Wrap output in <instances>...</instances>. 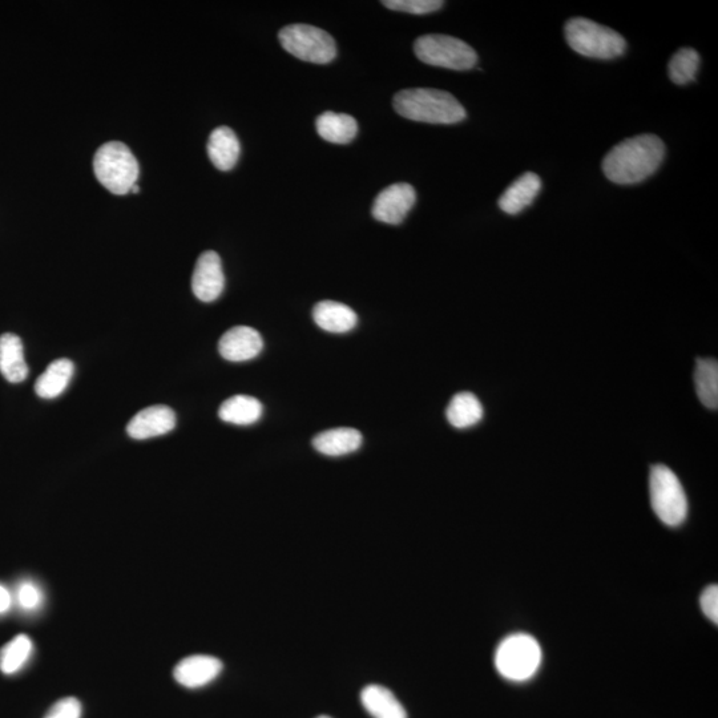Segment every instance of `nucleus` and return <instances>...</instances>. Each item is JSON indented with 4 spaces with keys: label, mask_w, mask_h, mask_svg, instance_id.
Instances as JSON below:
<instances>
[{
    "label": "nucleus",
    "mask_w": 718,
    "mask_h": 718,
    "mask_svg": "<svg viewBox=\"0 0 718 718\" xmlns=\"http://www.w3.org/2000/svg\"><path fill=\"white\" fill-rule=\"evenodd\" d=\"M225 277L219 254L208 250L196 262L192 277V290L203 302H213L224 292Z\"/></svg>",
    "instance_id": "nucleus-10"
},
{
    "label": "nucleus",
    "mask_w": 718,
    "mask_h": 718,
    "mask_svg": "<svg viewBox=\"0 0 718 718\" xmlns=\"http://www.w3.org/2000/svg\"><path fill=\"white\" fill-rule=\"evenodd\" d=\"M262 413H264V407L257 398L249 397V395H235L221 405L219 417L221 421L232 423V425L249 426L260 421Z\"/></svg>",
    "instance_id": "nucleus-21"
},
{
    "label": "nucleus",
    "mask_w": 718,
    "mask_h": 718,
    "mask_svg": "<svg viewBox=\"0 0 718 718\" xmlns=\"http://www.w3.org/2000/svg\"><path fill=\"white\" fill-rule=\"evenodd\" d=\"M543 653L535 637L515 633L499 644L495 653V667L504 679L522 683L539 671Z\"/></svg>",
    "instance_id": "nucleus-5"
},
{
    "label": "nucleus",
    "mask_w": 718,
    "mask_h": 718,
    "mask_svg": "<svg viewBox=\"0 0 718 718\" xmlns=\"http://www.w3.org/2000/svg\"><path fill=\"white\" fill-rule=\"evenodd\" d=\"M175 427V411L171 407L157 405L139 411L128 423L127 433L136 441H145L168 434Z\"/></svg>",
    "instance_id": "nucleus-11"
},
{
    "label": "nucleus",
    "mask_w": 718,
    "mask_h": 718,
    "mask_svg": "<svg viewBox=\"0 0 718 718\" xmlns=\"http://www.w3.org/2000/svg\"><path fill=\"white\" fill-rule=\"evenodd\" d=\"M44 718H82V704L75 697H66L52 705Z\"/></svg>",
    "instance_id": "nucleus-29"
},
{
    "label": "nucleus",
    "mask_w": 718,
    "mask_h": 718,
    "mask_svg": "<svg viewBox=\"0 0 718 718\" xmlns=\"http://www.w3.org/2000/svg\"><path fill=\"white\" fill-rule=\"evenodd\" d=\"M94 171L104 188L114 195L124 196L136 184L139 163L127 145L110 141L96 152Z\"/></svg>",
    "instance_id": "nucleus-4"
},
{
    "label": "nucleus",
    "mask_w": 718,
    "mask_h": 718,
    "mask_svg": "<svg viewBox=\"0 0 718 718\" xmlns=\"http://www.w3.org/2000/svg\"><path fill=\"white\" fill-rule=\"evenodd\" d=\"M701 609L712 623L718 624V587L709 586L707 590L701 594Z\"/></svg>",
    "instance_id": "nucleus-30"
},
{
    "label": "nucleus",
    "mask_w": 718,
    "mask_h": 718,
    "mask_svg": "<svg viewBox=\"0 0 718 718\" xmlns=\"http://www.w3.org/2000/svg\"><path fill=\"white\" fill-rule=\"evenodd\" d=\"M696 389L701 403L708 409L718 407V365L716 359H699L696 366Z\"/></svg>",
    "instance_id": "nucleus-24"
},
{
    "label": "nucleus",
    "mask_w": 718,
    "mask_h": 718,
    "mask_svg": "<svg viewBox=\"0 0 718 718\" xmlns=\"http://www.w3.org/2000/svg\"><path fill=\"white\" fill-rule=\"evenodd\" d=\"M224 665L217 657L195 655L185 657L176 665L173 676L181 687L199 689L213 683L223 672Z\"/></svg>",
    "instance_id": "nucleus-12"
},
{
    "label": "nucleus",
    "mask_w": 718,
    "mask_h": 718,
    "mask_svg": "<svg viewBox=\"0 0 718 718\" xmlns=\"http://www.w3.org/2000/svg\"><path fill=\"white\" fill-rule=\"evenodd\" d=\"M700 67V55L693 48H681L672 56L668 66L669 78L673 83L684 86L695 80Z\"/></svg>",
    "instance_id": "nucleus-26"
},
{
    "label": "nucleus",
    "mask_w": 718,
    "mask_h": 718,
    "mask_svg": "<svg viewBox=\"0 0 718 718\" xmlns=\"http://www.w3.org/2000/svg\"><path fill=\"white\" fill-rule=\"evenodd\" d=\"M417 193L410 184L399 183L383 189L373 204V216L377 221L399 225L414 207Z\"/></svg>",
    "instance_id": "nucleus-9"
},
{
    "label": "nucleus",
    "mask_w": 718,
    "mask_h": 718,
    "mask_svg": "<svg viewBox=\"0 0 718 718\" xmlns=\"http://www.w3.org/2000/svg\"><path fill=\"white\" fill-rule=\"evenodd\" d=\"M414 52L421 62L447 70H471L478 63V55L473 47L449 35L421 36L415 40Z\"/></svg>",
    "instance_id": "nucleus-7"
},
{
    "label": "nucleus",
    "mask_w": 718,
    "mask_h": 718,
    "mask_svg": "<svg viewBox=\"0 0 718 718\" xmlns=\"http://www.w3.org/2000/svg\"><path fill=\"white\" fill-rule=\"evenodd\" d=\"M649 491L653 511L669 527L684 523L688 515V499L679 478L667 466L657 465L651 471Z\"/></svg>",
    "instance_id": "nucleus-6"
},
{
    "label": "nucleus",
    "mask_w": 718,
    "mask_h": 718,
    "mask_svg": "<svg viewBox=\"0 0 718 718\" xmlns=\"http://www.w3.org/2000/svg\"><path fill=\"white\" fill-rule=\"evenodd\" d=\"M568 46L578 54L592 59H615L627 50V43L619 32L601 26L594 20L574 18L566 24Z\"/></svg>",
    "instance_id": "nucleus-3"
},
{
    "label": "nucleus",
    "mask_w": 718,
    "mask_h": 718,
    "mask_svg": "<svg viewBox=\"0 0 718 718\" xmlns=\"http://www.w3.org/2000/svg\"><path fill=\"white\" fill-rule=\"evenodd\" d=\"M264 349V341L256 329L249 326H235L221 337V357L231 362H245L256 358Z\"/></svg>",
    "instance_id": "nucleus-13"
},
{
    "label": "nucleus",
    "mask_w": 718,
    "mask_h": 718,
    "mask_svg": "<svg viewBox=\"0 0 718 718\" xmlns=\"http://www.w3.org/2000/svg\"><path fill=\"white\" fill-rule=\"evenodd\" d=\"M240 141L229 127L216 128L208 141V155L213 165L220 171H231L239 161Z\"/></svg>",
    "instance_id": "nucleus-16"
},
{
    "label": "nucleus",
    "mask_w": 718,
    "mask_h": 718,
    "mask_svg": "<svg viewBox=\"0 0 718 718\" xmlns=\"http://www.w3.org/2000/svg\"><path fill=\"white\" fill-rule=\"evenodd\" d=\"M362 434L356 429L350 427H338L328 431H322L313 439L314 449L318 453L328 455V457H342L356 453L362 446Z\"/></svg>",
    "instance_id": "nucleus-17"
},
{
    "label": "nucleus",
    "mask_w": 718,
    "mask_h": 718,
    "mask_svg": "<svg viewBox=\"0 0 718 718\" xmlns=\"http://www.w3.org/2000/svg\"><path fill=\"white\" fill-rule=\"evenodd\" d=\"M542 189V180L535 173L527 172L516 179L499 199V207L508 215H518L534 203Z\"/></svg>",
    "instance_id": "nucleus-15"
},
{
    "label": "nucleus",
    "mask_w": 718,
    "mask_h": 718,
    "mask_svg": "<svg viewBox=\"0 0 718 718\" xmlns=\"http://www.w3.org/2000/svg\"><path fill=\"white\" fill-rule=\"evenodd\" d=\"M12 607H14V600H12L10 588L0 584V616L6 615Z\"/></svg>",
    "instance_id": "nucleus-31"
},
{
    "label": "nucleus",
    "mask_w": 718,
    "mask_h": 718,
    "mask_svg": "<svg viewBox=\"0 0 718 718\" xmlns=\"http://www.w3.org/2000/svg\"><path fill=\"white\" fill-rule=\"evenodd\" d=\"M313 320L318 328L333 334L352 332L358 324L356 312L348 305L336 301L318 302L313 309Z\"/></svg>",
    "instance_id": "nucleus-14"
},
{
    "label": "nucleus",
    "mask_w": 718,
    "mask_h": 718,
    "mask_svg": "<svg viewBox=\"0 0 718 718\" xmlns=\"http://www.w3.org/2000/svg\"><path fill=\"white\" fill-rule=\"evenodd\" d=\"M0 373L11 383H20L27 378L23 344L15 334L7 333L0 337Z\"/></svg>",
    "instance_id": "nucleus-19"
},
{
    "label": "nucleus",
    "mask_w": 718,
    "mask_h": 718,
    "mask_svg": "<svg viewBox=\"0 0 718 718\" xmlns=\"http://www.w3.org/2000/svg\"><path fill=\"white\" fill-rule=\"evenodd\" d=\"M663 140L655 135H640L621 141L607 153L603 172L608 180L620 185L641 183L663 163Z\"/></svg>",
    "instance_id": "nucleus-1"
},
{
    "label": "nucleus",
    "mask_w": 718,
    "mask_h": 718,
    "mask_svg": "<svg viewBox=\"0 0 718 718\" xmlns=\"http://www.w3.org/2000/svg\"><path fill=\"white\" fill-rule=\"evenodd\" d=\"M11 592L15 607L23 613L38 612L46 601L43 588L31 579L20 580Z\"/></svg>",
    "instance_id": "nucleus-27"
},
{
    "label": "nucleus",
    "mask_w": 718,
    "mask_h": 718,
    "mask_svg": "<svg viewBox=\"0 0 718 718\" xmlns=\"http://www.w3.org/2000/svg\"><path fill=\"white\" fill-rule=\"evenodd\" d=\"M317 718H330V717H329V716H320V717H317Z\"/></svg>",
    "instance_id": "nucleus-33"
},
{
    "label": "nucleus",
    "mask_w": 718,
    "mask_h": 718,
    "mask_svg": "<svg viewBox=\"0 0 718 718\" xmlns=\"http://www.w3.org/2000/svg\"><path fill=\"white\" fill-rule=\"evenodd\" d=\"M75 366L70 359L62 358L50 363L35 383L36 394L43 399L59 397L70 385Z\"/></svg>",
    "instance_id": "nucleus-20"
},
{
    "label": "nucleus",
    "mask_w": 718,
    "mask_h": 718,
    "mask_svg": "<svg viewBox=\"0 0 718 718\" xmlns=\"http://www.w3.org/2000/svg\"><path fill=\"white\" fill-rule=\"evenodd\" d=\"M382 4L390 10L414 15L431 14L443 6L441 0H385Z\"/></svg>",
    "instance_id": "nucleus-28"
},
{
    "label": "nucleus",
    "mask_w": 718,
    "mask_h": 718,
    "mask_svg": "<svg viewBox=\"0 0 718 718\" xmlns=\"http://www.w3.org/2000/svg\"><path fill=\"white\" fill-rule=\"evenodd\" d=\"M361 703L373 718H407L406 709L394 693L382 685H367L361 692Z\"/></svg>",
    "instance_id": "nucleus-18"
},
{
    "label": "nucleus",
    "mask_w": 718,
    "mask_h": 718,
    "mask_svg": "<svg viewBox=\"0 0 718 718\" xmlns=\"http://www.w3.org/2000/svg\"><path fill=\"white\" fill-rule=\"evenodd\" d=\"M446 417L451 426L457 427V429H469L482 421V403L474 394L459 393L451 399Z\"/></svg>",
    "instance_id": "nucleus-23"
},
{
    "label": "nucleus",
    "mask_w": 718,
    "mask_h": 718,
    "mask_svg": "<svg viewBox=\"0 0 718 718\" xmlns=\"http://www.w3.org/2000/svg\"><path fill=\"white\" fill-rule=\"evenodd\" d=\"M34 652V644L27 635L15 636L0 649V671L4 675H15L28 663Z\"/></svg>",
    "instance_id": "nucleus-25"
},
{
    "label": "nucleus",
    "mask_w": 718,
    "mask_h": 718,
    "mask_svg": "<svg viewBox=\"0 0 718 718\" xmlns=\"http://www.w3.org/2000/svg\"><path fill=\"white\" fill-rule=\"evenodd\" d=\"M316 128L322 139L333 144H348L358 133L357 120L353 116L324 112L317 119Z\"/></svg>",
    "instance_id": "nucleus-22"
},
{
    "label": "nucleus",
    "mask_w": 718,
    "mask_h": 718,
    "mask_svg": "<svg viewBox=\"0 0 718 718\" xmlns=\"http://www.w3.org/2000/svg\"><path fill=\"white\" fill-rule=\"evenodd\" d=\"M131 192H132V193H135V195H137V193L140 192L139 185H137V184L133 185V187H132V189H131Z\"/></svg>",
    "instance_id": "nucleus-32"
},
{
    "label": "nucleus",
    "mask_w": 718,
    "mask_h": 718,
    "mask_svg": "<svg viewBox=\"0 0 718 718\" xmlns=\"http://www.w3.org/2000/svg\"><path fill=\"white\" fill-rule=\"evenodd\" d=\"M281 46L297 59L314 64H328L337 56L333 36L309 24H292L278 34Z\"/></svg>",
    "instance_id": "nucleus-8"
},
{
    "label": "nucleus",
    "mask_w": 718,
    "mask_h": 718,
    "mask_svg": "<svg viewBox=\"0 0 718 718\" xmlns=\"http://www.w3.org/2000/svg\"><path fill=\"white\" fill-rule=\"evenodd\" d=\"M394 108L402 118L429 124H457L466 110L449 92L433 88H410L394 96Z\"/></svg>",
    "instance_id": "nucleus-2"
}]
</instances>
